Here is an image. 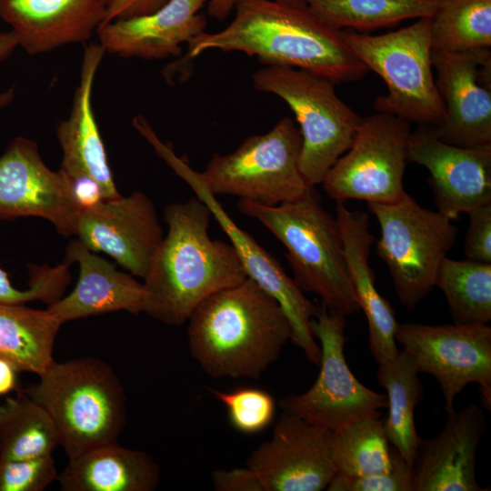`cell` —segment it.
Masks as SVG:
<instances>
[{"label":"cell","mask_w":491,"mask_h":491,"mask_svg":"<svg viewBox=\"0 0 491 491\" xmlns=\"http://www.w3.org/2000/svg\"><path fill=\"white\" fill-rule=\"evenodd\" d=\"M235 16L223 30L203 32L187 43L185 61L217 49L256 56L265 65L310 71L336 84L364 77L368 68L351 52L342 30L304 3L235 0Z\"/></svg>","instance_id":"6da1fadb"},{"label":"cell","mask_w":491,"mask_h":491,"mask_svg":"<svg viewBox=\"0 0 491 491\" xmlns=\"http://www.w3.org/2000/svg\"><path fill=\"white\" fill-rule=\"evenodd\" d=\"M164 216L168 231L144 278V313L180 326L203 300L247 275L233 246L211 238L212 213L196 195L167 205Z\"/></svg>","instance_id":"7a4b0ae2"},{"label":"cell","mask_w":491,"mask_h":491,"mask_svg":"<svg viewBox=\"0 0 491 491\" xmlns=\"http://www.w3.org/2000/svg\"><path fill=\"white\" fill-rule=\"evenodd\" d=\"M187 321L191 355L215 378H260L291 339L277 301L249 277L206 297Z\"/></svg>","instance_id":"3957f363"},{"label":"cell","mask_w":491,"mask_h":491,"mask_svg":"<svg viewBox=\"0 0 491 491\" xmlns=\"http://www.w3.org/2000/svg\"><path fill=\"white\" fill-rule=\"evenodd\" d=\"M238 210L265 225L286 247L293 279L304 292L317 295L330 312H359L336 216L322 205L316 186L277 205L239 200Z\"/></svg>","instance_id":"277c9868"},{"label":"cell","mask_w":491,"mask_h":491,"mask_svg":"<svg viewBox=\"0 0 491 491\" xmlns=\"http://www.w3.org/2000/svg\"><path fill=\"white\" fill-rule=\"evenodd\" d=\"M38 376L22 390L49 414L68 459L118 443L126 422V396L107 363L90 356L54 361Z\"/></svg>","instance_id":"5b68a950"},{"label":"cell","mask_w":491,"mask_h":491,"mask_svg":"<svg viewBox=\"0 0 491 491\" xmlns=\"http://www.w3.org/2000/svg\"><path fill=\"white\" fill-rule=\"evenodd\" d=\"M431 17L378 35L342 30L351 52L386 84L387 94L376 97V112L396 115L420 126L436 127L446 108L433 75Z\"/></svg>","instance_id":"8992f818"},{"label":"cell","mask_w":491,"mask_h":491,"mask_svg":"<svg viewBox=\"0 0 491 491\" xmlns=\"http://www.w3.org/2000/svg\"><path fill=\"white\" fill-rule=\"evenodd\" d=\"M254 87L283 99L296 115L302 136L300 172L309 186L351 146L362 118L336 95L332 80L307 70L265 65L252 75Z\"/></svg>","instance_id":"52a82bcc"},{"label":"cell","mask_w":491,"mask_h":491,"mask_svg":"<svg viewBox=\"0 0 491 491\" xmlns=\"http://www.w3.org/2000/svg\"><path fill=\"white\" fill-rule=\"evenodd\" d=\"M380 226L377 256L387 266L400 304L414 309L434 289L457 235L453 220L422 207L407 193L389 204L367 203Z\"/></svg>","instance_id":"ba28073f"},{"label":"cell","mask_w":491,"mask_h":491,"mask_svg":"<svg viewBox=\"0 0 491 491\" xmlns=\"http://www.w3.org/2000/svg\"><path fill=\"white\" fill-rule=\"evenodd\" d=\"M302 136L289 116L268 132L246 137L229 154H215L199 175L214 195L277 205L300 197L310 187L299 168Z\"/></svg>","instance_id":"9c48e42d"},{"label":"cell","mask_w":491,"mask_h":491,"mask_svg":"<svg viewBox=\"0 0 491 491\" xmlns=\"http://www.w3.org/2000/svg\"><path fill=\"white\" fill-rule=\"evenodd\" d=\"M346 326V316L318 307L310 329L320 343L319 374L308 390L278 402L283 411L331 432L360 419L380 418L379 410L387 407L386 395L366 387L352 374L344 351Z\"/></svg>","instance_id":"30bf717a"},{"label":"cell","mask_w":491,"mask_h":491,"mask_svg":"<svg viewBox=\"0 0 491 491\" xmlns=\"http://www.w3.org/2000/svg\"><path fill=\"white\" fill-rule=\"evenodd\" d=\"M410 134V123L391 114L362 118L351 146L324 176L326 194L336 202L400 200L406 194L403 177Z\"/></svg>","instance_id":"8fae6325"},{"label":"cell","mask_w":491,"mask_h":491,"mask_svg":"<svg viewBox=\"0 0 491 491\" xmlns=\"http://www.w3.org/2000/svg\"><path fill=\"white\" fill-rule=\"evenodd\" d=\"M142 136L175 174L189 185L195 195L206 204L212 217L228 236L247 277L273 296L283 309L291 328L290 341L304 352L309 362L318 366L321 350L310 329V322L316 316L318 307L305 296L279 262L247 232L236 225L215 195L205 185L199 172L163 143L152 127L145 129Z\"/></svg>","instance_id":"7c38bea8"},{"label":"cell","mask_w":491,"mask_h":491,"mask_svg":"<svg viewBox=\"0 0 491 491\" xmlns=\"http://www.w3.org/2000/svg\"><path fill=\"white\" fill-rule=\"evenodd\" d=\"M395 337L418 372L438 382L447 414L455 410V398L472 383L478 385L482 403L490 410L491 327L487 324L398 323Z\"/></svg>","instance_id":"4fadbf2b"},{"label":"cell","mask_w":491,"mask_h":491,"mask_svg":"<svg viewBox=\"0 0 491 491\" xmlns=\"http://www.w3.org/2000/svg\"><path fill=\"white\" fill-rule=\"evenodd\" d=\"M445 120L429 127L441 141L462 147L491 145L490 48L433 52Z\"/></svg>","instance_id":"5bb4252c"},{"label":"cell","mask_w":491,"mask_h":491,"mask_svg":"<svg viewBox=\"0 0 491 491\" xmlns=\"http://www.w3.org/2000/svg\"><path fill=\"white\" fill-rule=\"evenodd\" d=\"M27 216L45 218L70 236L79 211L65 174L45 164L35 142L17 136L0 156V219Z\"/></svg>","instance_id":"9a60e30c"},{"label":"cell","mask_w":491,"mask_h":491,"mask_svg":"<svg viewBox=\"0 0 491 491\" xmlns=\"http://www.w3.org/2000/svg\"><path fill=\"white\" fill-rule=\"evenodd\" d=\"M329 433L283 411L270 439L248 456L246 466L265 491H322L336 475Z\"/></svg>","instance_id":"2e32d148"},{"label":"cell","mask_w":491,"mask_h":491,"mask_svg":"<svg viewBox=\"0 0 491 491\" xmlns=\"http://www.w3.org/2000/svg\"><path fill=\"white\" fill-rule=\"evenodd\" d=\"M75 235L91 251L107 254L143 279L164 238L153 202L139 191L80 213Z\"/></svg>","instance_id":"e0dca14e"},{"label":"cell","mask_w":491,"mask_h":491,"mask_svg":"<svg viewBox=\"0 0 491 491\" xmlns=\"http://www.w3.org/2000/svg\"><path fill=\"white\" fill-rule=\"evenodd\" d=\"M408 160L428 170L437 211L451 220L491 202V145H449L420 126L410 134Z\"/></svg>","instance_id":"ac0fdd59"},{"label":"cell","mask_w":491,"mask_h":491,"mask_svg":"<svg viewBox=\"0 0 491 491\" xmlns=\"http://www.w3.org/2000/svg\"><path fill=\"white\" fill-rule=\"evenodd\" d=\"M486 428L476 405L448 413L438 435L420 439L413 463V491H486L476 480L477 447Z\"/></svg>","instance_id":"d6986e66"},{"label":"cell","mask_w":491,"mask_h":491,"mask_svg":"<svg viewBox=\"0 0 491 491\" xmlns=\"http://www.w3.org/2000/svg\"><path fill=\"white\" fill-rule=\"evenodd\" d=\"M208 2L170 0L155 12L112 20L96 30L98 44L105 53L125 58L178 57L183 45L205 32L206 17L200 10Z\"/></svg>","instance_id":"ffe728a7"},{"label":"cell","mask_w":491,"mask_h":491,"mask_svg":"<svg viewBox=\"0 0 491 491\" xmlns=\"http://www.w3.org/2000/svg\"><path fill=\"white\" fill-rule=\"evenodd\" d=\"M111 0H0V18L18 46L36 55L85 43L103 24Z\"/></svg>","instance_id":"44dd1931"},{"label":"cell","mask_w":491,"mask_h":491,"mask_svg":"<svg viewBox=\"0 0 491 491\" xmlns=\"http://www.w3.org/2000/svg\"><path fill=\"white\" fill-rule=\"evenodd\" d=\"M105 51L97 43L85 46L78 85L69 116L59 122L56 137L62 149L60 169L67 175H88L102 187L106 199L121 195L109 167L92 104L94 82Z\"/></svg>","instance_id":"7402d4cb"},{"label":"cell","mask_w":491,"mask_h":491,"mask_svg":"<svg viewBox=\"0 0 491 491\" xmlns=\"http://www.w3.org/2000/svg\"><path fill=\"white\" fill-rule=\"evenodd\" d=\"M65 260L78 263L79 277L68 296L47 307L62 324L119 310L144 313V285L134 276L118 271L78 239L69 243Z\"/></svg>","instance_id":"603a6c76"},{"label":"cell","mask_w":491,"mask_h":491,"mask_svg":"<svg viewBox=\"0 0 491 491\" xmlns=\"http://www.w3.org/2000/svg\"><path fill=\"white\" fill-rule=\"evenodd\" d=\"M336 218L355 293L367 319L370 351L380 365L400 352L395 337L398 322L389 301L378 293L375 285V273L369 265L375 241L369 229V216L366 212L348 209L344 202H336Z\"/></svg>","instance_id":"cb8c5ba5"},{"label":"cell","mask_w":491,"mask_h":491,"mask_svg":"<svg viewBox=\"0 0 491 491\" xmlns=\"http://www.w3.org/2000/svg\"><path fill=\"white\" fill-rule=\"evenodd\" d=\"M159 479V466L149 454L118 443L69 458L57 478L63 491H152Z\"/></svg>","instance_id":"d4e9b609"},{"label":"cell","mask_w":491,"mask_h":491,"mask_svg":"<svg viewBox=\"0 0 491 491\" xmlns=\"http://www.w3.org/2000/svg\"><path fill=\"white\" fill-rule=\"evenodd\" d=\"M61 326L47 308L0 303V356L17 372L41 375L55 361L53 351Z\"/></svg>","instance_id":"484cf974"},{"label":"cell","mask_w":491,"mask_h":491,"mask_svg":"<svg viewBox=\"0 0 491 491\" xmlns=\"http://www.w3.org/2000/svg\"><path fill=\"white\" fill-rule=\"evenodd\" d=\"M418 375L415 361L403 349L395 358L378 365L376 372L377 382L387 397L386 436L411 467L421 439L415 423V410L424 396Z\"/></svg>","instance_id":"4316f807"},{"label":"cell","mask_w":491,"mask_h":491,"mask_svg":"<svg viewBox=\"0 0 491 491\" xmlns=\"http://www.w3.org/2000/svg\"><path fill=\"white\" fill-rule=\"evenodd\" d=\"M57 446L58 434L49 414L22 389L0 404V459L52 455Z\"/></svg>","instance_id":"83f0119b"},{"label":"cell","mask_w":491,"mask_h":491,"mask_svg":"<svg viewBox=\"0 0 491 491\" xmlns=\"http://www.w3.org/2000/svg\"><path fill=\"white\" fill-rule=\"evenodd\" d=\"M435 286L445 295L454 323L477 325L491 321V263L446 257Z\"/></svg>","instance_id":"f1b7e54d"},{"label":"cell","mask_w":491,"mask_h":491,"mask_svg":"<svg viewBox=\"0 0 491 491\" xmlns=\"http://www.w3.org/2000/svg\"><path fill=\"white\" fill-rule=\"evenodd\" d=\"M328 442L336 474L361 476L391 468L392 446L381 417L360 419L330 431Z\"/></svg>","instance_id":"f546056e"},{"label":"cell","mask_w":491,"mask_h":491,"mask_svg":"<svg viewBox=\"0 0 491 491\" xmlns=\"http://www.w3.org/2000/svg\"><path fill=\"white\" fill-rule=\"evenodd\" d=\"M440 0H310L322 20L342 30H371L411 18L432 17Z\"/></svg>","instance_id":"4dcf8cb0"},{"label":"cell","mask_w":491,"mask_h":491,"mask_svg":"<svg viewBox=\"0 0 491 491\" xmlns=\"http://www.w3.org/2000/svg\"><path fill=\"white\" fill-rule=\"evenodd\" d=\"M433 52L491 47V0H440L431 17Z\"/></svg>","instance_id":"1f68e13d"},{"label":"cell","mask_w":491,"mask_h":491,"mask_svg":"<svg viewBox=\"0 0 491 491\" xmlns=\"http://www.w3.org/2000/svg\"><path fill=\"white\" fill-rule=\"evenodd\" d=\"M226 409L231 426L245 435L262 432L274 421L276 410L273 396L257 387H237L231 391L208 388Z\"/></svg>","instance_id":"d6a6232c"},{"label":"cell","mask_w":491,"mask_h":491,"mask_svg":"<svg viewBox=\"0 0 491 491\" xmlns=\"http://www.w3.org/2000/svg\"><path fill=\"white\" fill-rule=\"evenodd\" d=\"M70 263L50 266H32L29 267L28 288H15L8 274L0 267V303L25 304L31 301H42L48 306L59 300L71 281Z\"/></svg>","instance_id":"836d02e7"},{"label":"cell","mask_w":491,"mask_h":491,"mask_svg":"<svg viewBox=\"0 0 491 491\" xmlns=\"http://www.w3.org/2000/svg\"><path fill=\"white\" fill-rule=\"evenodd\" d=\"M58 475L52 455L0 459V491H43Z\"/></svg>","instance_id":"e575fe53"},{"label":"cell","mask_w":491,"mask_h":491,"mask_svg":"<svg viewBox=\"0 0 491 491\" xmlns=\"http://www.w3.org/2000/svg\"><path fill=\"white\" fill-rule=\"evenodd\" d=\"M326 490L413 491L412 467L398 450L392 446V464L388 471L361 476L336 474Z\"/></svg>","instance_id":"d590c367"},{"label":"cell","mask_w":491,"mask_h":491,"mask_svg":"<svg viewBox=\"0 0 491 491\" xmlns=\"http://www.w3.org/2000/svg\"><path fill=\"white\" fill-rule=\"evenodd\" d=\"M469 226L464 243L467 259L491 263V202L470 212Z\"/></svg>","instance_id":"8d00e7d4"},{"label":"cell","mask_w":491,"mask_h":491,"mask_svg":"<svg viewBox=\"0 0 491 491\" xmlns=\"http://www.w3.org/2000/svg\"><path fill=\"white\" fill-rule=\"evenodd\" d=\"M211 479L216 491H265L257 475L248 466L215 470Z\"/></svg>","instance_id":"74e56055"},{"label":"cell","mask_w":491,"mask_h":491,"mask_svg":"<svg viewBox=\"0 0 491 491\" xmlns=\"http://www.w3.org/2000/svg\"><path fill=\"white\" fill-rule=\"evenodd\" d=\"M70 187L71 195L80 213L89 210L105 200L101 185L88 175H65Z\"/></svg>","instance_id":"f35d334b"},{"label":"cell","mask_w":491,"mask_h":491,"mask_svg":"<svg viewBox=\"0 0 491 491\" xmlns=\"http://www.w3.org/2000/svg\"><path fill=\"white\" fill-rule=\"evenodd\" d=\"M170 0H111L102 25L118 18H128L156 11Z\"/></svg>","instance_id":"ab89813d"},{"label":"cell","mask_w":491,"mask_h":491,"mask_svg":"<svg viewBox=\"0 0 491 491\" xmlns=\"http://www.w3.org/2000/svg\"><path fill=\"white\" fill-rule=\"evenodd\" d=\"M16 369L0 356V396L10 393L16 386Z\"/></svg>","instance_id":"60d3db41"},{"label":"cell","mask_w":491,"mask_h":491,"mask_svg":"<svg viewBox=\"0 0 491 491\" xmlns=\"http://www.w3.org/2000/svg\"><path fill=\"white\" fill-rule=\"evenodd\" d=\"M235 4V0H209L207 13L212 18L224 21L234 11Z\"/></svg>","instance_id":"b9f144b4"},{"label":"cell","mask_w":491,"mask_h":491,"mask_svg":"<svg viewBox=\"0 0 491 491\" xmlns=\"http://www.w3.org/2000/svg\"><path fill=\"white\" fill-rule=\"evenodd\" d=\"M18 47L15 34L9 31H0V63L7 59Z\"/></svg>","instance_id":"7bdbcfd3"},{"label":"cell","mask_w":491,"mask_h":491,"mask_svg":"<svg viewBox=\"0 0 491 491\" xmlns=\"http://www.w3.org/2000/svg\"><path fill=\"white\" fill-rule=\"evenodd\" d=\"M15 97V89L13 87L0 92V110L7 106Z\"/></svg>","instance_id":"ee69618b"},{"label":"cell","mask_w":491,"mask_h":491,"mask_svg":"<svg viewBox=\"0 0 491 491\" xmlns=\"http://www.w3.org/2000/svg\"><path fill=\"white\" fill-rule=\"evenodd\" d=\"M283 3H304L307 4L310 0H276Z\"/></svg>","instance_id":"f6af8a7d"}]
</instances>
